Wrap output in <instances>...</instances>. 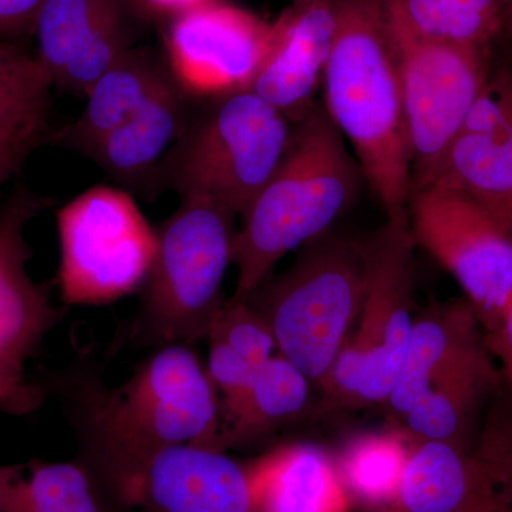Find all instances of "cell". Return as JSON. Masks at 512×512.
<instances>
[{
  "mask_svg": "<svg viewBox=\"0 0 512 512\" xmlns=\"http://www.w3.org/2000/svg\"><path fill=\"white\" fill-rule=\"evenodd\" d=\"M133 47L126 6L103 20L92 36L70 57L55 87L86 96L90 87Z\"/></svg>",
  "mask_w": 512,
  "mask_h": 512,
  "instance_id": "f1b7e54d",
  "label": "cell"
},
{
  "mask_svg": "<svg viewBox=\"0 0 512 512\" xmlns=\"http://www.w3.org/2000/svg\"><path fill=\"white\" fill-rule=\"evenodd\" d=\"M247 301L274 333L278 355L320 389L355 328L369 276L366 238L326 232Z\"/></svg>",
  "mask_w": 512,
  "mask_h": 512,
  "instance_id": "277c9868",
  "label": "cell"
},
{
  "mask_svg": "<svg viewBox=\"0 0 512 512\" xmlns=\"http://www.w3.org/2000/svg\"><path fill=\"white\" fill-rule=\"evenodd\" d=\"M202 0H141L147 9L153 12L164 13V15L173 16L181 10L190 8V6L197 5Z\"/></svg>",
  "mask_w": 512,
  "mask_h": 512,
  "instance_id": "e575fe53",
  "label": "cell"
},
{
  "mask_svg": "<svg viewBox=\"0 0 512 512\" xmlns=\"http://www.w3.org/2000/svg\"><path fill=\"white\" fill-rule=\"evenodd\" d=\"M315 384L284 356L256 366L251 383L222 407V448L249 447L315 410Z\"/></svg>",
  "mask_w": 512,
  "mask_h": 512,
  "instance_id": "ffe728a7",
  "label": "cell"
},
{
  "mask_svg": "<svg viewBox=\"0 0 512 512\" xmlns=\"http://www.w3.org/2000/svg\"><path fill=\"white\" fill-rule=\"evenodd\" d=\"M501 8V30L500 36L507 37L512 43V0H500Z\"/></svg>",
  "mask_w": 512,
  "mask_h": 512,
  "instance_id": "d590c367",
  "label": "cell"
},
{
  "mask_svg": "<svg viewBox=\"0 0 512 512\" xmlns=\"http://www.w3.org/2000/svg\"><path fill=\"white\" fill-rule=\"evenodd\" d=\"M483 471L476 448L446 441H413L392 512H454Z\"/></svg>",
  "mask_w": 512,
  "mask_h": 512,
  "instance_id": "cb8c5ba5",
  "label": "cell"
},
{
  "mask_svg": "<svg viewBox=\"0 0 512 512\" xmlns=\"http://www.w3.org/2000/svg\"><path fill=\"white\" fill-rule=\"evenodd\" d=\"M484 342L490 355L500 362L503 382L512 387V296L493 325L484 330Z\"/></svg>",
  "mask_w": 512,
  "mask_h": 512,
  "instance_id": "1f68e13d",
  "label": "cell"
},
{
  "mask_svg": "<svg viewBox=\"0 0 512 512\" xmlns=\"http://www.w3.org/2000/svg\"><path fill=\"white\" fill-rule=\"evenodd\" d=\"M208 336L227 343L255 367L278 355L275 336L268 323L244 299H225L212 320Z\"/></svg>",
  "mask_w": 512,
  "mask_h": 512,
  "instance_id": "f546056e",
  "label": "cell"
},
{
  "mask_svg": "<svg viewBox=\"0 0 512 512\" xmlns=\"http://www.w3.org/2000/svg\"><path fill=\"white\" fill-rule=\"evenodd\" d=\"M476 444L483 471L454 512H512V416L485 420Z\"/></svg>",
  "mask_w": 512,
  "mask_h": 512,
  "instance_id": "83f0119b",
  "label": "cell"
},
{
  "mask_svg": "<svg viewBox=\"0 0 512 512\" xmlns=\"http://www.w3.org/2000/svg\"><path fill=\"white\" fill-rule=\"evenodd\" d=\"M45 0H0V39L13 42L32 35L40 6Z\"/></svg>",
  "mask_w": 512,
  "mask_h": 512,
  "instance_id": "d6a6232c",
  "label": "cell"
},
{
  "mask_svg": "<svg viewBox=\"0 0 512 512\" xmlns=\"http://www.w3.org/2000/svg\"><path fill=\"white\" fill-rule=\"evenodd\" d=\"M69 397L84 458L127 510L157 450L190 444L225 451L221 399L191 345L158 346L116 389L74 367Z\"/></svg>",
  "mask_w": 512,
  "mask_h": 512,
  "instance_id": "6da1fadb",
  "label": "cell"
},
{
  "mask_svg": "<svg viewBox=\"0 0 512 512\" xmlns=\"http://www.w3.org/2000/svg\"><path fill=\"white\" fill-rule=\"evenodd\" d=\"M336 6L323 107L355 150L387 220L406 221L412 195L409 138L383 0H336Z\"/></svg>",
  "mask_w": 512,
  "mask_h": 512,
  "instance_id": "7a4b0ae2",
  "label": "cell"
},
{
  "mask_svg": "<svg viewBox=\"0 0 512 512\" xmlns=\"http://www.w3.org/2000/svg\"><path fill=\"white\" fill-rule=\"evenodd\" d=\"M53 87L35 53L0 39V151L30 157L50 140Z\"/></svg>",
  "mask_w": 512,
  "mask_h": 512,
  "instance_id": "603a6c76",
  "label": "cell"
},
{
  "mask_svg": "<svg viewBox=\"0 0 512 512\" xmlns=\"http://www.w3.org/2000/svg\"><path fill=\"white\" fill-rule=\"evenodd\" d=\"M383 6L402 90L413 194L436 183L483 89L490 50L429 39L409 25L394 0Z\"/></svg>",
  "mask_w": 512,
  "mask_h": 512,
  "instance_id": "ba28073f",
  "label": "cell"
},
{
  "mask_svg": "<svg viewBox=\"0 0 512 512\" xmlns=\"http://www.w3.org/2000/svg\"><path fill=\"white\" fill-rule=\"evenodd\" d=\"M56 285L66 305L100 306L141 291L157 231L128 192L96 185L56 212Z\"/></svg>",
  "mask_w": 512,
  "mask_h": 512,
  "instance_id": "9c48e42d",
  "label": "cell"
},
{
  "mask_svg": "<svg viewBox=\"0 0 512 512\" xmlns=\"http://www.w3.org/2000/svg\"><path fill=\"white\" fill-rule=\"evenodd\" d=\"M414 242L454 276L484 330L512 296V238L464 192L430 185L407 205Z\"/></svg>",
  "mask_w": 512,
  "mask_h": 512,
  "instance_id": "8fae6325",
  "label": "cell"
},
{
  "mask_svg": "<svg viewBox=\"0 0 512 512\" xmlns=\"http://www.w3.org/2000/svg\"><path fill=\"white\" fill-rule=\"evenodd\" d=\"M0 512H126L79 457L0 464Z\"/></svg>",
  "mask_w": 512,
  "mask_h": 512,
  "instance_id": "44dd1931",
  "label": "cell"
},
{
  "mask_svg": "<svg viewBox=\"0 0 512 512\" xmlns=\"http://www.w3.org/2000/svg\"><path fill=\"white\" fill-rule=\"evenodd\" d=\"M369 276L352 335L325 382L319 412L386 404L402 369L414 318L413 251L409 220H387L367 237Z\"/></svg>",
  "mask_w": 512,
  "mask_h": 512,
  "instance_id": "52a82bcc",
  "label": "cell"
},
{
  "mask_svg": "<svg viewBox=\"0 0 512 512\" xmlns=\"http://www.w3.org/2000/svg\"><path fill=\"white\" fill-rule=\"evenodd\" d=\"M470 303L431 302L416 313L409 346L384 406L399 423L434 384L490 355Z\"/></svg>",
  "mask_w": 512,
  "mask_h": 512,
  "instance_id": "2e32d148",
  "label": "cell"
},
{
  "mask_svg": "<svg viewBox=\"0 0 512 512\" xmlns=\"http://www.w3.org/2000/svg\"><path fill=\"white\" fill-rule=\"evenodd\" d=\"M245 467L254 512H352L335 457L318 444H282Z\"/></svg>",
  "mask_w": 512,
  "mask_h": 512,
  "instance_id": "e0dca14e",
  "label": "cell"
},
{
  "mask_svg": "<svg viewBox=\"0 0 512 512\" xmlns=\"http://www.w3.org/2000/svg\"><path fill=\"white\" fill-rule=\"evenodd\" d=\"M271 22L225 0H202L171 16L165 64L188 97L251 89L268 49Z\"/></svg>",
  "mask_w": 512,
  "mask_h": 512,
  "instance_id": "7c38bea8",
  "label": "cell"
},
{
  "mask_svg": "<svg viewBox=\"0 0 512 512\" xmlns=\"http://www.w3.org/2000/svg\"><path fill=\"white\" fill-rule=\"evenodd\" d=\"M134 508L143 512H254L247 467L215 448L173 446L151 456Z\"/></svg>",
  "mask_w": 512,
  "mask_h": 512,
  "instance_id": "9a60e30c",
  "label": "cell"
},
{
  "mask_svg": "<svg viewBox=\"0 0 512 512\" xmlns=\"http://www.w3.org/2000/svg\"><path fill=\"white\" fill-rule=\"evenodd\" d=\"M237 218L220 202L187 195L156 228L157 252L133 328L137 345L156 349L207 338L225 302L222 284L234 265Z\"/></svg>",
  "mask_w": 512,
  "mask_h": 512,
  "instance_id": "5b68a950",
  "label": "cell"
},
{
  "mask_svg": "<svg viewBox=\"0 0 512 512\" xmlns=\"http://www.w3.org/2000/svg\"><path fill=\"white\" fill-rule=\"evenodd\" d=\"M124 0H45L37 13L32 35L35 56L53 86L77 49Z\"/></svg>",
  "mask_w": 512,
  "mask_h": 512,
  "instance_id": "4316f807",
  "label": "cell"
},
{
  "mask_svg": "<svg viewBox=\"0 0 512 512\" xmlns=\"http://www.w3.org/2000/svg\"><path fill=\"white\" fill-rule=\"evenodd\" d=\"M165 60L143 46H133L86 93L76 120L53 131L56 146L90 157L101 141L127 123L168 79Z\"/></svg>",
  "mask_w": 512,
  "mask_h": 512,
  "instance_id": "ac0fdd59",
  "label": "cell"
},
{
  "mask_svg": "<svg viewBox=\"0 0 512 512\" xmlns=\"http://www.w3.org/2000/svg\"><path fill=\"white\" fill-rule=\"evenodd\" d=\"M503 384L491 355L434 384L399 421L412 441H446L470 450L480 407Z\"/></svg>",
  "mask_w": 512,
  "mask_h": 512,
  "instance_id": "7402d4cb",
  "label": "cell"
},
{
  "mask_svg": "<svg viewBox=\"0 0 512 512\" xmlns=\"http://www.w3.org/2000/svg\"><path fill=\"white\" fill-rule=\"evenodd\" d=\"M187 99L170 77L127 123L101 141L90 158L121 183L156 184L161 164L191 119Z\"/></svg>",
  "mask_w": 512,
  "mask_h": 512,
  "instance_id": "d6986e66",
  "label": "cell"
},
{
  "mask_svg": "<svg viewBox=\"0 0 512 512\" xmlns=\"http://www.w3.org/2000/svg\"><path fill=\"white\" fill-rule=\"evenodd\" d=\"M26 160L28 157L22 156V154L0 151V187L22 170Z\"/></svg>",
  "mask_w": 512,
  "mask_h": 512,
  "instance_id": "836d02e7",
  "label": "cell"
},
{
  "mask_svg": "<svg viewBox=\"0 0 512 512\" xmlns=\"http://www.w3.org/2000/svg\"><path fill=\"white\" fill-rule=\"evenodd\" d=\"M363 181L345 138L316 103L293 127L284 160L241 217L231 298H247L285 255L329 232L355 204Z\"/></svg>",
  "mask_w": 512,
  "mask_h": 512,
  "instance_id": "3957f363",
  "label": "cell"
},
{
  "mask_svg": "<svg viewBox=\"0 0 512 512\" xmlns=\"http://www.w3.org/2000/svg\"><path fill=\"white\" fill-rule=\"evenodd\" d=\"M338 29L336 0H292L271 22L268 49L251 90L293 124L315 106Z\"/></svg>",
  "mask_w": 512,
  "mask_h": 512,
  "instance_id": "5bb4252c",
  "label": "cell"
},
{
  "mask_svg": "<svg viewBox=\"0 0 512 512\" xmlns=\"http://www.w3.org/2000/svg\"><path fill=\"white\" fill-rule=\"evenodd\" d=\"M208 360L205 369L217 392L221 394V406L235 402L247 390L254 375L255 366L247 362L227 343L208 336Z\"/></svg>",
  "mask_w": 512,
  "mask_h": 512,
  "instance_id": "4dcf8cb0",
  "label": "cell"
},
{
  "mask_svg": "<svg viewBox=\"0 0 512 512\" xmlns=\"http://www.w3.org/2000/svg\"><path fill=\"white\" fill-rule=\"evenodd\" d=\"M431 185L464 192L512 238V64L495 74L488 70Z\"/></svg>",
  "mask_w": 512,
  "mask_h": 512,
  "instance_id": "4fadbf2b",
  "label": "cell"
},
{
  "mask_svg": "<svg viewBox=\"0 0 512 512\" xmlns=\"http://www.w3.org/2000/svg\"><path fill=\"white\" fill-rule=\"evenodd\" d=\"M413 441L402 429L352 437L335 458L350 501L365 512H392Z\"/></svg>",
  "mask_w": 512,
  "mask_h": 512,
  "instance_id": "d4e9b609",
  "label": "cell"
},
{
  "mask_svg": "<svg viewBox=\"0 0 512 512\" xmlns=\"http://www.w3.org/2000/svg\"><path fill=\"white\" fill-rule=\"evenodd\" d=\"M52 205L25 187L0 205V413L25 417L45 404L46 387L30 363L63 320L50 296V285L30 275V221Z\"/></svg>",
  "mask_w": 512,
  "mask_h": 512,
  "instance_id": "30bf717a",
  "label": "cell"
},
{
  "mask_svg": "<svg viewBox=\"0 0 512 512\" xmlns=\"http://www.w3.org/2000/svg\"><path fill=\"white\" fill-rule=\"evenodd\" d=\"M417 33L490 50L500 36V0H394Z\"/></svg>",
  "mask_w": 512,
  "mask_h": 512,
  "instance_id": "484cf974",
  "label": "cell"
},
{
  "mask_svg": "<svg viewBox=\"0 0 512 512\" xmlns=\"http://www.w3.org/2000/svg\"><path fill=\"white\" fill-rule=\"evenodd\" d=\"M293 127L254 90L228 94L188 121L156 184L202 195L242 217L284 160Z\"/></svg>",
  "mask_w": 512,
  "mask_h": 512,
  "instance_id": "8992f818",
  "label": "cell"
}]
</instances>
